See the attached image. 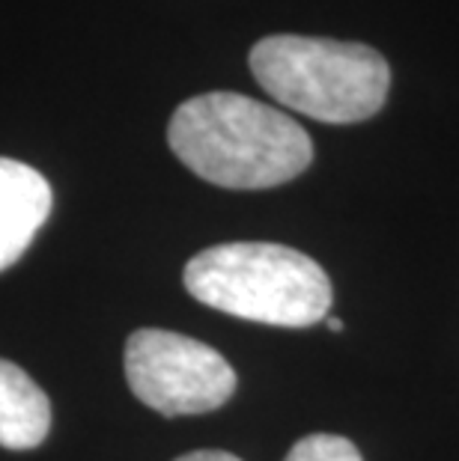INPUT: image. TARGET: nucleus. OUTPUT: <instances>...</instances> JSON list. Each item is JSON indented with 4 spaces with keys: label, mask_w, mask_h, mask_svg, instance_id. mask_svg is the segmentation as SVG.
<instances>
[{
    "label": "nucleus",
    "mask_w": 459,
    "mask_h": 461,
    "mask_svg": "<svg viewBox=\"0 0 459 461\" xmlns=\"http://www.w3.org/2000/svg\"><path fill=\"white\" fill-rule=\"evenodd\" d=\"M168 143L191 173L233 191L275 188L314 161V143L296 120L239 93L182 102L168 125Z\"/></svg>",
    "instance_id": "nucleus-1"
},
{
    "label": "nucleus",
    "mask_w": 459,
    "mask_h": 461,
    "mask_svg": "<svg viewBox=\"0 0 459 461\" xmlns=\"http://www.w3.org/2000/svg\"><path fill=\"white\" fill-rule=\"evenodd\" d=\"M185 289L227 316L278 328L328 319L331 280L305 253L269 241H230L200 250L185 265Z\"/></svg>",
    "instance_id": "nucleus-2"
},
{
    "label": "nucleus",
    "mask_w": 459,
    "mask_h": 461,
    "mask_svg": "<svg viewBox=\"0 0 459 461\" xmlns=\"http://www.w3.org/2000/svg\"><path fill=\"white\" fill-rule=\"evenodd\" d=\"M251 72L275 102L328 125L370 120L390 90V68L376 48L319 36L260 39Z\"/></svg>",
    "instance_id": "nucleus-3"
},
{
    "label": "nucleus",
    "mask_w": 459,
    "mask_h": 461,
    "mask_svg": "<svg viewBox=\"0 0 459 461\" xmlns=\"http://www.w3.org/2000/svg\"><path fill=\"white\" fill-rule=\"evenodd\" d=\"M125 378L164 417L209 414L236 393V369L221 351L173 330L143 328L125 342Z\"/></svg>",
    "instance_id": "nucleus-4"
},
{
    "label": "nucleus",
    "mask_w": 459,
    "mask_h": 461,
    "mask_svg": "<svg viewBox=\"0 0 459 461\" xmlns=\"http://www.w3.org/2000/svg\"><path fill=\"white\" fill-rule=\"evenodd\" d=\"M51 185L31 164L0 158V271L15 265L51 214Z\"/></svg>",
    "instance_id": "nucleus-5"
},
{
    "label": "nucleus",
    "mask_w": 459,
    "mask_h": 461,
    "mask_svg": "<svg viewBox=\"0 0 459 461\" xmlns=\"http://www.w3.org/2000/svg\"><path fill=\"white\" fill-rule=\"evenodd\" d=\"M51 429V402L22 366L0 357V447L33 449Z\"/></svg>",
    "instance_id": "nucleus-6"
},
{
    "label": "nucleus",
    "mask_w": 459,
    "mask_h": 461,
    "mask_svg": "<svg viewBox=\"0 0 459 461\" xmlns=\"http://www.w3.org/2000/svg\"><path fill=\"white\" fill-rule=\"evenodd\" d=\"M283 461H364L358 447L340 435H308L289 449Z\"/></svg>",
    "instance_id": "nucleus-7"
},
{
    "label": "nucleus",
    "mask_w": 459,
    "mask_h": 461,
    "mask_svg": "<svg viewBox=\"0 0 459 461\" xmlns=\"http://www.w3.org/2000/svg\"><path fill=\"white\" fill-rule=\"evenodd\" d=\"M177 461H242L233 453H221V449H197V453L179 456Z\"/></svg>",
    "instance_id": "nucleus-8"
},
{
    "label": "nucleus",
    "mask_w": 459,
    "mask_h": 461,
    "mask_svg": "<svg viewBox=\"0 0 459 461\" xmlns=\"http://www.w3.org/2000/svg\"><path fill=\"white\" fill-rule=\"evenodd\" d=\"M326 328H328V330H335V333H344V330H346V325H344V321H340V319H335V316H331V319H326Z\"/></svg>",
    "instance_id": "nucleus-9"
}]
</instances>
